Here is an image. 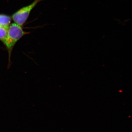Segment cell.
Listing matches in <instances>:
<instances>
[{"label": "cell", "mask_w": 132, "mask_h": 132, "mask_svg": "<svg viewBox=\"0 0 132 132\" xmlns=\"http://www.w3.org/2000/svg\"><path fill=\"white\" fill-rule=\"evenodd\" d=\"M28 34L27 32L23 30L22 26L16 23H13L9 26L7 34L2 42L8 53L9 62L12 51L15 44L24 36Z\"/></svg>", "instance_id": "obj_1"}, {"label": "cell", "mask_w": 132, "mask_h": 132, "mask_svg": "<svg viewBox=\"0 0 132 132\" xmlns=\"http://www.w3.org/2000/svg\"><path fill=\"white\" fill-rule=\"evenodd\" d=\"M42 0H35L30 5L22 8L15 12L12 16L14 23L22 26L28 19L31 11L37 4Z\"/></svg>", "instance_id": "obj_2"}, {"label": "cell", "mask_w": 132, "mask_h": 132, "mask_svg": "<svg viewBox=\"0 0 132 132\" xmlns=\"http://www.w3.org/2000/svg\"><path fill=\"white\" fill-rule=\"evenodd\" d=\"M12 18L5 14H0V26L8 28L11 23Z\"/></svg>", "instance_id": "obj_3"}, {"label": "cell", "mask_w": 132, "mask_h": 132, "mask_svg": "<svg viewBox=\"0 0 132 132\" xmlns=\"http://www.w3.org/2000/svg\"><path fill=\"white\" fill-rule=\"evenodd\" d=\"M8 28L0 26V40L3 41L7 34Z\"/></svg>", "instance_id": "obj_4"}]
</instances>
